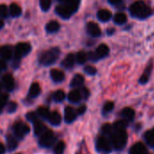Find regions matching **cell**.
<instances>
[{
	"label": "cell",
	"instance_id": "cell-1",
	"mask_svg": "<svg viewBox=\"0 0 154 154\" xmlns=\"http://www.w3.org/2000/svg\"><path fill=\"white\" fill-rule=\"evenodd\" d=\"M113 132L108 137L113 145V149L119 152L123 151L128 141V134L126 132L127 124L123 120H118L113 125Z\"/></svg>",
	"mask_w": 154,
	"mask_h": 154
},
{
	"label": "cell",
	"instance_id": "cell-2",
	"mask_svg": "<svg viewBox=\"0 0 154 154\" xmlns=\"http://www.w3.org/2000/svg\"><path fill=\"white\" fill-rule=\"evenodd\" d=\"M129 12L132 14V16L142 20L148 18L152 14L151 8L142 0L136 1L134 4H132L129 7Z\"/></svg>",
	"mask_w": 154,
	"mask_h": 154
},
{
	"label": "cell",
	"instance_id": "cell-3",
	"mask_svg": "<svg viewBox=\"0 0 154 154\" xmlns=\"http://www.w3.org/2000/svg\"><path fill=\"white\" fill-rule=\"evenodd\" d=\"M60 49L59 48H51L47 51H44L41 54L39 58V63L42 66H51L56 62L60 56Z\"/></svg>",
	"mask_w": 154,
	"mask_h": 154
},
{
	"label": "cell",
	"instance_id": "cell-4",
	"mask_svg": "<svg viewBox=\"0 0 154 154\" xmlns=\"http://www.w3.org/2000/svg\"><path fill=\"white\" fill-rule=\"evenodd\" d=\"M96 149L98 152L102 153H110L114 150L110 139L103 135L97 138L96 142Z\"/></svg>",
	"mask_w": 154,
	"mask_h": 154
},
{
	"label": "cell",
	"instance_id": "cell-5",
	"mask_svg": "<svg viewBox=\"0 0 154 154\" xmlns=\"http://www.w3.org/2000/svg\"><path fill=\"white\" fill-rule=\"evenodd\" d=\"M32 50L30 43L27 42H19L14 47V60H20L21 58L28 55Z\"/></svg>",
	"mask_w": 154,
	"mask_h": 154
},
{
	"label": "cell",
	"instance_id": "cell-6",
	"mask_svg": "<svg viewBox=\"0 0 154 154\" xmlns=\"http://www.w3.org/2000/svg\"><path fill=\"white\" fill-rule=\"evenodd\" d=\"M55 136L53 133L50 130H46L41 136L39 140V144L40 146L43 148H50L55 142Z\"/></svg>",
	"mask_w": 154,
	"mask_h": 154
},
{
	"label": "cell",
	"instance_id": "cell-7",
	"mask_svg": "<svg viewBox=\"0 0 154 154\" xmlns=\"http://www.w3.org/2000/svg\"><path fill=\"white\" fill-rule=\"evenodd\" d=\"M13 131H14V135L18 139H23L27 134H29L30 128L26 124H24L23 122H17L14 125Z\"/></svg>",
	"mask_w": 154,
	"mask_h": 154
},
{
	"label": "cell",
	"instance_id": "cell-8",
	"mask_svg": "<svg viewBox=\"0 0 154 154\" xmlns=\"http://www.w3.org/2000/svg\"><path fill=\"white\" fill-rule=\"evenodd\" d=\"M120 117H121V120L125 121L127 124L132 123L135 117V112L131 107H125L120 112Z\"/></svg>",
	"mask_w": 154,
	"mask_h": 154
},
{
	"label": "cell",
	"instance_id": "cell-9",
	"mask_svg": "<svg viewBox=\"0 0 154 154\" xmlns=\"http://www.w3.org/2000/svg\"><path fill=\"white\" fill-rule=\"evenodd\" d=\"M55 12L59 16H60L63 19H69L74 14V12L70 8H69L68 6L64 5H59L56 7Z\"/></svg>",
	"mask_w": 154,
	"mask_h": 154
},
{
	"label": "cell",
	"instance_id": "cell-10",
	"mask_svg": "<svg viewBox=\"0 0 154 154\" xmlns=\"http://www.w3.org/2000/svg\"><path fill=\"white\" fill-rule=\"evenodd\" d=\"M128 154H151L143 143H136L131 146Z\"/></svg>",
	"mask_w": 154,
	"mask_h": 154
},
{
	"label": "cell",
	"instance_id": "cell-11",
	"mask_svg": "<svg viewBox=\"0 0 154 154\" xmlns=\"http://www.w3.org/2000/svg\"><path fill=\"white\" fill-rule=\"evenodd\" d=\"M77 112L70 106H67L64 110V120L67 124L73 123L77 118Z\"/></svg>",
	"mask_w": 154,
	"mask_h": 154
},
{
	"label": "cell",
	"instance_id": "cell-12",
	"mask_svg": "<svg viewBox=\"0 0 154 154\" xmlns=\"http://www.w3.org/2000/svg\"><path fill=\"white\" fill-rule=\"evenodd\" d=\"M87 31H88V33L92 37H99L102 33L99 26L96 23H93V22H89L88 23Z\"/></svg>",
	"mask_w": 154,
	"mask_h": 154
},
{
	"label": "cell",
	"instance_id": "cell-13",
	"mask_svg": "<svg viewBox=\"0 0 154 154\" xmlns=\"http://www.w3.org/2000/svg\"><path fill=\"white\" fill-rule=\"evenodd\" d=\"M2 85L7 91H12L14 88V80L12 75L6 74L2 78Z\"/></svg>",
	"mask_w": 154,
	"mask_h": 154
},
{
	"label": "cell",
	"instance_id": "cell-14",
	"mask_svg": "<svg viewBox=\"0 0 154 154\" xmlns=\"http://www.w3.org/2000/svg\"><path fill=\"white\" fill-rule=\"evenodd\" d=\"M13 56V49L11 46L0 47V60H8Z\"/></svg>",
	"mask_w": 154,
	"mask_h": 154
},
{
	"label": "cell",
	"instance_id": "cell-15",
	"mask_svg": "<svg viewBox=\"0 0 154 154\" xmlns=\"http://www.w3.org/2000/svg\"><path fill=\"white\" fill-rule=\"evenodd\" d=\"M60 5H64L70 8L74 13H76L79 9L80 0H57Z\"/></svg>",
	"mask_w": 154,
	"mask_h": 154
},
{
	"label": "cell",
	"instance_id": "cell-16",
	"mask_svg": "<svg viewBox=\"0 0 154 154\" xmlns=\"http://www.w3.org/2000/svg\"><path fill=\"white\" fill-rule=\"evenodd\" d=\"M143 140L150 148L154 149V127L144 133Z\"/></svg>",
	"mask_w": 154,
	"mask_h": 154
},
{
	"label": "cell",
	"instance_id": "cell-17",
	"mask_svg": "<svg viewBox=\"0 0 154 154\" xmlns=\"http://www.w3.org/2000/svg\"><path fill=\"white\" fill-rule=\"evenodd\" d=\"M75 61H76V59H75V55L72 54V53H69L66 56V58L62 60L61 62V65L62 67H64L65 69H70L74 67V64H75Z\"/></svg>",
	"mask_w": 154,
	"mask_h": 154
},
{
	"label": "cell",
	"instance_id": "cell-18",
	"mask_svg": "<svg viewBox=\"0 0 154 154\" xmlns=\"http://www.w3.org/2000/svg\"><path fill=\"white\" fill-rule=\"evenodd\" d=\"M68 99L70 103L72 104H78L80 102V100L82 99V95L80 90H72L69 93L68 95Z\"/></svg>",
	"mask_w": 154,
	"mask_h": 154
},
{
	"label": "cell",
	"instance_id": "cell-19",
	"mask_svg": "<svg viewBox=\"0 0 154 154\" xmlns=\"http://www.w3.org/2000/svg\"><path fill=\"white\" fill-rule=\"evenodd\" d=\"M47 120L49 121V123L51 125H54V126H58L60 122H61V116L57 112V111H54V112H51L50 113Z\"/></svg>",
	"mask_w": 154,
	"mask_h": 154
},
{
	"label": "cell",
	"instance_id": "cell-20",
	"mask_svg": "<svg viewBox=\"0 0 154 154\" xmlns=\"http://www.w3.org/2000/svg\"><path fill=\"white\" fill-rule=\"evenodd\" d=\"M97 19L101 22H108L109 20H111L112 18V13L109 11V10H106V9H101L97 12Z\"/></svg>",
	"mask_w": 154,
	"mask_h": 154
},
{
	"label": "cell",
	"instance_id": "cell-21",
	"mask_svg": "<svg viewBox=\"0 0 154 154\" xmlns=\"http://www.w3.org/2000/svg\"><path fill=\"white\" fill-rule=\"evenodd\" d=\"M95 53L97 54V58H98L99 60H100V59H103V58H106V57L109 54V48H108V46L106 45V44H100V45L97 48Z\"/></svg>",
	"mask_w": 154,
	"mask_h": 154
},
{
	"label": "cell",
	"instance_id": "cell-22",
	"mask_svg": "<svg viewBox=\"0 0 154 154\" xmlns=\"http://www.w3.org/2000/svg\"><path fill=\"white\" fill-rule=\"evenodd\" d=\"M51 79L56 82V83H60L62 82L65 79V75L61 70L59 69H51Z\"/></svg>",
	"mask_w": 154,
	"mask_h": 154
},
{
	"label": "cell",
	"instance_id": "cell-23",
	"mask_svg": "<svg viewBox=\"0 0 154 154\" xmlns=\"http://www.w3.org/2000/svg\"><path fill=\"white\" fill-rule=\"evenodd\" d=\"M152 65L149 64L144 71V73L141 76V78L139 79V83L141 85H145L148 83L149 79H150V76L152 74Z\"/></svg>",
	"mask_w": 154,
	"mask_h": 154
},
{
	"label": "cell",
	"instance_id": "cell-24",
	"mask_svg": "<svg viewBox=\"0 0 154 154\" xmlns=\"http://www.w3.org/2000/svg\"><path fill=\"white\" fill-rule=\"evenodd\" d=\"M41 93V88L38 83H32L30 87L29 92H28V97L30 98H35L37 97Z\"/></svg>",
	"mask_w": 154,
	"mask_h": 154
},
{
	"label": "cell",
	"instance_id": "cell-25",
	"mask_svg": "<svg viewBox=\"0 0 154 154\" xmlns=\"http://www.w3.org/2000/svg\"><path fill=\"white\" fill-rule=\"evenodd\" d=\"M84 81H85V79L82 75L80 74H77L73 77L71 82H70V87L71 88H79V87H82L83 84H84Z\"/></svg>",
	"mask_w": 154,
	"mask_h": 154
},
{
	"label": "cell",
	"instance_id": "cell-26",
	"mask_svg": "<svg viewBox=\"0 0 154 154\" xmlns=\"http://www.w3.org/2000/svg\"><path fill=\"white\" fill-rule=\"evenodd\" d=\"M33 131H34V134L36 135V136H41L46 130H47V128H46V126L42 123V122H40V121H37V122H35L34 124H33Z\"/></svg>",
	"mask_w": 154,
	"mask_h": 154
},
{
	"label": "cell",
	"instance_id": "cell-27",
	"mask_svg": "<svg viewBox=\"0 0 154 154\" xmlns=\"http://www.w3.org/2000/svg\"><path fill=\"white\" fill-rule=\"evenodd\" d=\"M6 145H7V150L9 152H13L16 149V147L18 145V142L14 136L8 135L6 137Z\"/></svg>",
	"mask_w": 154,
	"mask_h": 154
},
{
	"label": "cell",
	"instance_id": "cell-28",
	"mask_svg": "<svg viewBox=\"0 0 154 154\" xmlns=\"http://www.w3.org/2000/svg\"><path fill=\"white\" fill-rule=\"evenodd\" d=\"M60 29V23L57 21H50L46 24V31L49 33H54L57 32Z\"/></svg>",
	"mask_w": 154,
	"mask_h": 154
},
{
	"label": "cell",
	"instance_id": "cell-29",
	"mask_svg": "<svg viewBox=\"0 0 154 154\" xmlns=\"http://www.w3.org/2000/svg\"><path fill=\"white\" fill-rule=\"evenodd\" d=\"M113 19H114L115 23L119 24V25H122V24H124V23H125L127 22V16L124 13H117V14H116L115 16L113 17Z\"/></svg>",
	"mask_w": 154,
	"mask_h": 154
},
{
	"label": "cell",
	"instance_id": "cell-30",
	"mask_svg": "<svg viewBox=\"0 0 154 154\" xmlns=\"http://www.w3.org/2000/svg\"><path fill=\"white\" fill-rule=\"evenodd\" d=\"M9 13L13 17H18L22 14V9L17 4H12L9 6Z\"/></svg>",
	"mask_w": 154,
	"mask_h": 154
},
{
	"label": "cell",
	"instance_id": "cell-31",
	"mask_svg": "<svg viewBox=\"0 0 154 154\" xmlns=\"http://www.w3.org/2000/svg\"><path fill=\"white\" fill-rule=\"evenodd\" d=\"M75 59H76L77 63L82 65V64H84V63L87 61V60H88V55H87V53H85L84 51H79V52L76 54Z\"/></svg>",
	"mask_w": 154,
	"mask_h": 154
},
{
	"label": "cell",
	"instance_id": "cell-32",
	"mask_svg": "<svg viewBox=\"0 0 154 154\" xmlns=\"http://www.w3.org/2000/svg\"><path fill=\"white\" fill-rule=\"evenodd\" d=\"M115 108V103L112 101H108L106 103H105V105L103 106L102 108V113L103 115H107L109 113H111Z\"/></svg>",
	"mask_w": 154,
	"mask_h": 154
},
{
	"label": "cell",
	"instance_id": "cell-33",
	"mask_svg": "<svg viewBox=\"0 0 154 154\" xmlns=\"http://www.w3.org/2000/svg\"><path fill=\"white\" fill-rule=\"evenodd\" d=\"M112 132H113V125L110 124H105L101 128V134L103 136L109 137Z\"/></svg>",
	"mask_w": 154,
	"mask_h": 154
},
{
	"label": "cell",
	"instance_id": "cell-34",
	"mask_svg": "<svg viewBox=\"0 0 154 154\" xmlns=\"http://www.w3.org/2000/svg\"><path fill=\"white\" fill-rule=\"evenodd\" d=\"M65 143L63 142H59L54 147V154H63L65 151Z\"/></svg>",
	"mask_w": 154,
	"mask_h": 154
},
{
	"label": "cell",
	"instance_id": "cell-35",
	"mask_svg": "<svg viewBox=\"0 0 154 154\" xmlns=\"http://www.w3.org/2000/svg\"><path fill=\"white\" fill-rule=\"evenodd\" d=\"M50 113H51V112L49 111V109L46 108V107H43V106L39 107L38 110H37V114H38L42 118H43V119H47L48 116H49V115H50Z\"/></svg>",
	"mask_w": 154,
	"mask_h": 154
},
{
	"label": "cell",
	"instance_id": "cell-36",
	"mask_svg": "<svg viewBox=\"0 0 154 154\" xmlns=\"http://www.w3.org/2000/svg\"><path fill=\"white\" fill-rule=\"evenodd\" d=\"M65 93L62 90H58L53 94V99L56 102H62L65 99Z\"/></svg>",
	"mask_w": 154,
	"mask_h": 154
},
{
	"label": "cell",
	"instance_id": "cell-37",
	"mask_svg": "<svg viewBox=\"0 0 154 154\" xmlns=\"http://www.w3.org/2000/svg\"><path fill=\"white\" fill-rule=\"evenodd\" d=\"M51 0H40V6L42 11H48L51 8Z\"/></svg>",
	"mask_w": 154,
	"mask_h": 154
},
{
	"label": "cell",
	"instance_id": "cell-38",
	"mask_svg": "<svg viewBox=\"0 0 154 154\" xmlns=\"http://www.w3.org/2000/svg\"><path fill=\"white\" fill-rule=\"evenodd\" d=\"M84 71H85V73H87L88 75H90V76H94V75H96L97 72V69H96L95 67H93V66H90V65L86 66V67L84 68Z\"/></svg>",
	"mask_w": 154,
	"mask_h": 154
},
{
	"label": "cell",
	"instance_id": "cell-39",
	"mask_svg": "<svg viewBox=\"0 0 154 154\" xmlns=\"http://www.w3.org/2000/svg\"><path fill=\"white\" fill-rule=\"evenodd\" d=\"M7 100H8V96L4 94L0 96V113L2 112L3 108L5 106V105H7Z\"/></svg>",
	"mask_w": 154,
	"mask_h": 154
},
{
	"label": "cell",
	"instance_id": "cell-40",
	"mask_svg": "<svg viewBox=\"0 0 154 154\" xmlns=\"http://www.w3.org/2000/svg\"><path fill=\"white\" fill-rule=\"evenodd\" d=\"M26 119H27L29 122L32 123V124H34L35 122H37V121H38V117H37L36 114H35V113H33V112H30V113H28V114L26 115Z\"/></svg>",
	"mask_w": 154,
	"mask_h": 154
},
{
	"label": "cell",
	"instance_id": "cell-41",
	"mask_svg": "<svg viewBox=\"0 0 154 154\" xmlns=\"http://www.w3.org/2000/svg\"><path fill=\"white\" fill-rule=\"evenodd\" d=\"M17 109V104L14 103V102H9L7 104V107H6V110L8 113L12 114L14 112H15V110Z\"/></svg>",
	"mask_w": 154,
	"mask_h": 154
},
{
	"label": "cell",
	"instance_id": "cell-42",
	"mask_svg": "<svg viewBox=\"0 0 154 154\" xmlns=\"http://www.w3.org/2000/svg\"><path fill=\"white\" fill-rule=\"evenodd\" d=\"M8 15V9L6 5H0V18H5Z\"/></svg>",
	"mask_w": 154,
	"mask_h": 154
},
{
	"label": "cell",
	"instance_id": "cell-43",
	"mask_svg": "<svg viewBox=\"0 0 154 154\" xmlns=\"http://www.w3.org/2000/svg\"><path fill=\"white\" fill-rule=\"evenodd\" d=\"M86 110H87V106H86L85 105H82V106H80L78 108V110H77V115L82 116V115L85 114Z\"/></svg>",
	"mask_w": 154,
	"mask_h": 154
},
{
	"label": "cell",
	"instance_id": "cell-44",
	"mask_svg": "<svg viewBox=\"0 0 154 154\" xmlns=\"http://www.w3.org/2000/svg\"><path fill=\"white\" fill-rule=\"evenodd\" d=\"M80 92H81L82 97L85 98V99H88V97H89V91H88V89L86 88H83L80 90Z\"/></svg>",
	"mask_w": 154,
	"mask_h": 154
},
{
	"label": "cell",
	"instance_id": "cell-45",
	"mask_svg": "<svg viewBox=\"0 0 154 154\" xmlns=\"http://www.w3.org/2000/svg\"><path fill=\"white\" fill-rule=\"evenodd\" d=\"M108 2H109L110 5H119L123 2V0H108Z\"/></svg>",
	"mask_w": 154,
	"mask_h": 154
},
{
	"label": "cell",
	"instance_id": "cell-46",
	"mask_svg": "<svg viewBox=\"0 0 154 154\" xmlns=\"http://www.w3.org/2000/svg\"><path fill=\"white\" fill-rule=\"evenodd\" d=\"M6 69V64L5 62V60H0V71L5 70Z\"/></svg>",
	"mask_w": 154,
	"mask_h": 154
},
{
	"label": "cell",
	"instance_id": "cell-47",
	"mask_svg": "<svg viewBox=\"0 0 154 154\" xmlns=\"http://www.w3.org/2000/svg\"><path fill=\"white\" fill-rule=\"evenodd\" d=\"M5 152V146L2 144V143H0V154H4Z\"/></svg>",
	"mask_w": 154,
	"mask_h": 154
},
{
	"label": "cell",
	"instance_id": "cell-48",
	"mask_svg": "<svg viewBox=\"0 0 154 154\" xmlns=\"http://www.w3.org/2000/svg\"><path fill=\"white\" fill-rule=\"evenodd\" d=\"M114 32H115V29H114V28H109V29L107 30V34H108V35H112Z\"/></svg>",
	"mask_w": 154,
	"mask_h": 154
},
{
	"label": "cell",
	"instance_id": "cell-49",
	"mask_svg": "<svg viewBox=\"0 0 154 154\" xmlns=\"http://www.w3.org/2000/svg\"><path fill=\"white\" fill-rule=\"evenodd\" d=\"M3 26H4V22L2 20H0V30L3 28Z\"/></svg>",
	"mask_w": 154,
	"mask_h": 154
},
{
	"label": "cell",
	"instance_id": "cell-50",
	"mask_svg": "<svg viewBox=\"0 0 154 154\" xmlns=\"http://www.w3.org/2000/svg\"><path fill=\"white\" fill-rule=\"evenodd\" d=\"M1 89H2V86H1V84H0V92H1Z\"/></svg>",
	"mask_w": 154,
	"mask_h": 154
},
{
	"label": "cell",
	"instance_id": "cell-51",
	"mask_svg": "<svg viewBox=\"0 0 154 154\" xmlns=\"http://www.w3.org/2000/svg\"><path fill=\"white\" fill-rule=\"evenodd\" d=\"M18 154H21V153H18Z\"/></svg>",
	"mask_w": 154,
	"mask_h": 154
},
{
	"label": "cell",
	"instance_id": "cell-52",
	"mask_svg": "<svg viewBox=\"0 0 154 154\" xmlns=\"http://www.w3.org/2000/svg\"><path fill=\"white\" fill-rule=\"evenodd\" d=\"M0 72H1V71H0Z\"/></svg>",
	"mask_w": 154,
	"mask_h": 154
}]
</instances>
